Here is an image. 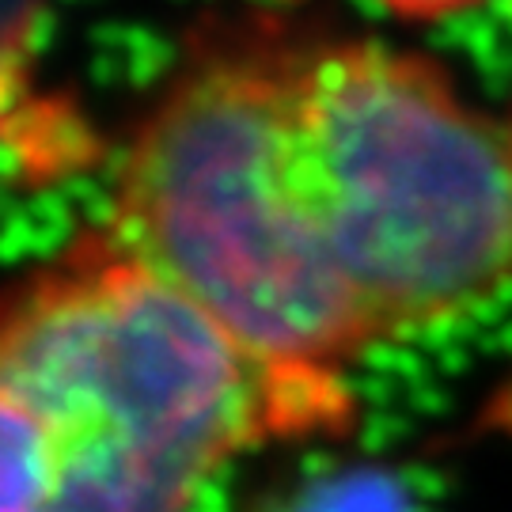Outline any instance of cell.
Listing matches in <instances>:
<instances>
[{
	"instance_id": "obj_7",
	"label": "cell",
	"mask_w": 512,
	"mask_h": 512,
	"mask_svg": "<svg viewBox=\"0 0 512 512\" xmlns=\"http://www.w3.org/2000/svg\"><path fill=\"white\" fill-rule=\"evenodd\" d=\"M509 126H512V110H509Z\"/></svg>"
},
{
	"instance_id": "obj_1",
	"label": "cell",
	"mask_w": 512,
	"mask_h": 512,
	"mask_svg": "<svg viewBox=\"0 0 512 512\" xmlns=\"http://www.w3.org/2000/svg\"><path fill=\"white\" fill-rule=\"evenodd\" d=\"M0 387L46 421L61 512H190L247 448L353 421L342 376L255 357L114 236L0 296Z\"/></svg>"
},
{
	"instance_id": "obj_4",
	"label": "cell",
	"mask_w": 512,
	"mask_h": 512,
	"mask_svg": "<svg viewBox=\"0 0 512 512\" xmlns=\"http://www.w3.org/2000/svg\"><path fill=\"white\" fill-rule=\"evenodd\" d=\"M0 512H61L46 421L8 387H0Z\"/></svg>"
},
{
	"instance_id": "obj_2",
	"label": "cell",
	"mask_w": 512,
	"mask_h": 512,
	"mask_svg": "<svg viewBox=\"0 0 512 512\" xmlns=\"http://www.w3.org/2000/svg\"><path fill=\"white\" fill-rule=\"evenodd\" d=\"M281 179L372 346L467 315L512 281V126L433 57L304 35Z\"/></svg>"
},
{
	"instance_id": "obj_5",
	"label": "cell",
	"mask_w": 512,
	"mask_h": 512,
	"mask_svg": "<svg viewBox=\"0 0 512 512\" xmlns=\"http://www.w3.org/2000/svg\"><path fill=\"white\" fill-rule=\"evenodd\" d=\"M266 512H414L403 486L368 467H338L304 478Z\"/></svg>"
},
{
	"instance_id": "obj_3",
	"label": "cell",
	"mask_w": 512,
	"mask_h": 512,
	"mask_svg": "<svg viewBox=\"0 0 512 512\" xmlns=\"http://www.w3.org/2000/svg\"><path fill=\"white\" fill-rule=\"evenodd\" d=\"M300 42L277 19L217 23L194 42L133 137L110 236L255 357L342 376L372 338L281 179Z\"/></svg>"
},
{
	"instance_id": "obj_6",
	"label": "cell",
	"mask_w": 512,
	"mask_h": 512,
	"mask_svg": "<svg viewBox=\"0 0 512 512\" xmlns=\"http://www.w3.org/2000/svg\"><path fill=\"white\" fill-rule=\"evenodd\" d=\"M376 4H384L387 12H395L403 19H444L456 16V12H467L482 0H376Z\"/></svg>"
}]
</instances>
